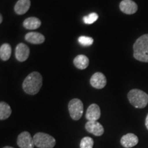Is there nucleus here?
<instances>
[{"instance_id": "f03ea898", "label": "nucleus", "mask_w": 148, "mask_h": 148, "mask_svg": "<svg viewBox=\"0 0 148 148\" xmlns=\"http://www.w3.org/2000/svg\"><path fill=\"white\" fill-rule=\"evenodd\" d=\"M134 58L138 61L148 62V34L140 36L133 46Z\"/></svg>"}, {"instance_id": "f257e3e1", "label": "nucleus", "mask_w": 148, "mask_h": 148, "mask_svg": "<svg viewBox=\"0 0 148 148\" xmlns=\"http://www.w3.org/2000/svg\"><path fill=\"white\" fill-rule=\"evenodd\" d=\"M42 85V77L38 72L34 71L25 77L23 82V89L25 92L31 95L39 92Z\"/></svg>"}, {"instance_id": "a211bd4d", "label": "nucleus", "mask_w": 148, "mask_h": 148, "mask_svg": "<svg viewBox=\"0 0 148 148\" xmlns=\"http://www.w3.org/2000/svg\"><path fill=\"white\" fill-rule=\"evenodd\" d=\"M12 48L8 43H4L0 47V58L3 61L8 60L10 58Z\"/></svg>"}, {"instance_id": "6e6552de", "label": "nucleus", "mask_w": 148, "mask_h": 148, "mask_svg": "<svg viewBox=\"0 0 148 148\" xmlns=\"http://www.w3.org/2000/svg\"><path fill=\"white\" fill-rule=\"evenodd\" d=\"M106 77L102 73L97 72L94 73L90 77V83L92 87L97 88V89H101L104 88L106 85Z\"/></svg>"}, {"instance_id": "4468645a", "label": "nucleus", "mask_w": 148, "mask_h": 148, "mask_svg": "<svg viewBox=\"0 0 148 148\" xmlns=\"http://www.w3.org/2000/svg\"><path fill=\"white\" fill-rule=\"evenodd\" d=\"M25 39L30 43L38 45V44H42L45 41V36L40 33L31 32L25 34Z\"/></svg>"}, {"instance_id": "0eeeda50", "label": "nucleus", "mask_w": 148, "mask_h": 148, "mask_svg": "<svg viewBox=\"0 0 148 148\" xmlns=\"http://www.w3.org/2000/svg\"><path fill=\"white\" fill-rule=\"evenodd\" d=\"M85 129L87 132L97 136H101L104 132L102 125L97 121H88L85 124Z\"/></svg>"}, {"instance_id": "f8f14e48", "label": "nucleus", "mask_w": 148, "mask_h": 148, "mask_svg": "<svg viewBox=\"0 0 148 148\" xmlns=\"http://www.w3.org/2000/svg\"><path fill=\"white\" fill-rule=\"evenodd\" d=\"M138 143V138L136 135L132 133H128V134L123 136L121 138V144L123 147L130 148L136 145Z\"/></svg>"}, {"instance_id": "f3484780", "label": "nucleus", "mask_w": 148, "mask_h": 148, "mask_svg": "<svg viewBox=\"0 0 148 148\" xmlns=\"http://www.w3.org/2000/svg\"><path fill=\"white\" fill-rule=\"evenodd\" d=\"M12 113L10 106L4 101L0 103V119L5 120L8 119Z\"/></svg>"}, {"instance_id": "20e7f679", "label": "nucleus", "mask_w": 148, "mask_h": 148, "mask_svg": "<svg viewBox=\"0 0 148 148\" xmlns=\"http://www.w3.org/2000/svg\"><path fill=\"white\" fill-rule=\"evenodd\" d=\"M34 145L38 148H53L56 145V139L51 135L43 132H38L33 136Z\"/></svg>"}, {"instance_id": "b1692460", "label": "nucleus", "mask_w": 148, "mask_h": 148, "mask_svg": "<svg viewBox=\"0 0 148 148\" xmlns=\"http://www.w3.org/2000/svg\"><path fill=\"white\" fill-rule=\"evenodd\" d=\"M3 148H14V147H10V146H5V147H3Z\"/></svg>"}, {"instance_id": "9b49d317", "label": "nucleus", "mask_w": 148, "mask_h": 148, "mask_svg": "<svg viewBox=\"0 0 148 148\" xmlns=\"http://www.w3.org/2000/svg\"><path fill=\"white\" fill-rule=\"evenodd\" d=\"M101 110L99 106L96 103L90 104L86 110V118L88 121H97L100 118Z\"/></svg>"}, {"instance_id": "423d86ee", "label": "nucleus", "mask_w": 148, "mask_h": 148, "mask_svg": "<svg viewBox=\"0 0 148 148\" xmlns=\"http://www.w3.org/2000/svg\"><path fill=\"white\" fill-rule=\"evenodd\" d=\"M17 145L20 148H34V138L28 132H21L18 136Z\"/></svg>"}, {"instance_id": "2eb2a0df", "label": "nucleus", "mask_w": 148, "mask_h": 148, "mask_svg": "<svg viewBox=\"0 0 148 148\" xmlns=\"http://www.w3.org/2000/svg\"><path fill=\"white\" fill-rule=\"evenodd\" d=\"M23 25L25 29L33 30V29H38V27H40L41 25V21L39 18L32 16L24 20Z\"/></svg>"}, {"instance_id": "412c9836", "label": "nucleus", "mask_w": 148, "mask_h": 148, "mask_svg": "<svg viewBox=\"0 0 148 148\" xmlns=\"http://www.w3.org/2000/svg\"><path fill=\"white\" fill-rule=\"evenodd\" d=\"M98 18V15L95 12H92L88 14V16H85L83 18L84 22L87 25H90V24H92L93 23L97 21Z\"/></svg>"}, {"instance_id": "9d476101", "label": "nucleus", "mask_w": 148, "mask_h": 148, "mask_svg": "<svg viewBox=\"0 0 148 148\" xmlns=\"http://www.w3.org/2000/svg\"><path fill=\"white\" fill-rule=\"evenodd\" d=\"M29 56V49L28 46L24 43H19L15 49V56L16 60L19 62H24L28 58Z\"/></svg>"}, {"instance_id": "7ed1b4c3", "label": "nucleus", "mask_w": 148, "mask_h": 148, "mask_svg": "<svg viewBox=\"0 0 148 148\" xmlns=\"http://www.w3.org/2000/svg\"><path fill=\"white\" fill-rule=\"evenodd\" d=\"M130 103L136 108H143L148 103V94L139 89H132L127 94Z\"/></svg>"}, {"instance_id": "4be33fe9", "label": "nucleus", "mask_w": 148, "mask_h": 148, "mask_svg": "<svg viewBox=\"0 0 148 148\" xmlns=\"http://www.w3.org/2000/svg\"><path fill=\"white\" fill-rule=\"evenodd\" d=\"M145 126L147 127V129L148 130V114L147 116H146V119H145Z\"/></svg>"}, {"instance_id": "ddd939ff", "label": "nucleus", "mask_w": 148, "mask_h": 148, "mask_svg": "<svg viewBox=\"0 0 148 148\" xmlns=\"http://www.w3.org/2000/svg\"><path fill=\"white\" fill-rule=\"evenodd\" d=\"M30 5V0H18L14 5V11L19 15L24 14L28 11Z\"/></svg>"}, {"instance_id": "dca6fc26", "label": "nucleus", "mask_w": 148, "mask_h": 148, "mask_svg": "<svg viewBox=\"0 0 148 148\" xmlns=\"http://www.w3.org/2000/svg\"><path fill=\"white\" fill-rule=\"evenodd\" d=\"M73 64L77 69L81 70L85 69L88 67V64H89V59L85 55H78L74 58Z\"/></svg>"}, {"instance_id": "39448f33", "label": "nucleus", "mask_w": 148, "mask_h": 148, "mask_svg": "<svg viewBox=\"0 0 148 148\" xmlns=\"http://www.w3.org/2000/svg\"><path fill=\"white\" fill-rule=\"evenodd\" d=\"M68 108L72 119L77 121L82 117L84 111V106L80 99L77 98L71 99L68 104Z\"/></svg>"}, {"instance_id": "6ab92c4d", "label": "nucleus", "mask_w": 148, "mask_h": 148, "mask_svg": "<svg viewBox=\"0 0 148 148\" xmlns=\"http://www.w3.org/2000/svg\"><path fill=\"white\" fill-rule=\"evenodd\" d=\"M93 145V139L92 138L88 137V136H85L81 140L79 147L80 148H92Z\"/></svg>"}, {"instance_id": "1a4fd4ad", "label": "nucleus", "mask_w": 148, "mask_h": 148, "mask_svg": "<svg viewBox=\"0 0 148 148\" xmlns=\"http://www.w3.org/2000/svg\"><path fill=\"white\" fill-rule=\"evenodd\" d=\"M120 10L126 14H133L138 10V5L132 0H123L119 4Z\"/></svg>"}, {"instance_id": "aec40b11", "label": "nucleus", "mask_w": 148, "mask_h": 148, "mask_svg": "<svg viewBox=\"0 0 148 148\" xmlns=\"http://www.w3.org/2000/svg\"><path fill=\"white\" fill-rule=\"evenodd\" d=\"M78 41L79 44H81L82 46L88 47V46H90L93 43V38H91V37L82 36L79 37Z\"/></svg>"}, {"instance_id": "5701e85b", "label": "nucleus", "mask_w": 148, "mask_h": 148, "mask_svg": "<svg viewBox=\"0 0 148 148\" xmlns=\"http://www.w3.org/2000/svg\"><path fill=\"white\" fill-rule=\"evenodd\" d=\"M2 21H3V17H2V15H0V23H2Z\"/></svg>"}]
</instances>
